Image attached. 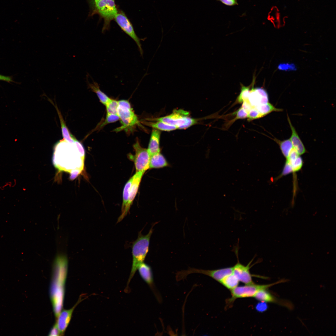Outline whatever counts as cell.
Here are the masks:
<instances>
[{
	"label": "cell",
	"instance_id": "obj_1",
	"mask_svg": "<svg viewBox=\"0 0 336 336\" xmlns=\"http://www.w3.org/2000/svg\"><path fill=\"white\" fill-rule=\"evenodd\" d=\"M68 262L66 256L59 254L55 257L53 264L50 297L56 318L63 308Z\"/></svg>",
	"mask_w": 336,
	"mask_h": 336
},
{
	"label": "cell",
	"instance_id": "obj_2",
	"mask_svg": "<svg viewBox=\"0 0 336 336\" xmlns=\"http://www.w3.org/2000/svg\"><path fill=\"white\" fill-rule=\"evenodd\" d=\"M76 145L77 150H59L55 147L53 157V162L55 167L59 171L70 173L74 178L83 169L85 158L84 147L79 141Z\"/></svg>",
	"mask_w": 336,
	"mask_h": 336
},
{
	"label": "cell",
	"instance_id": "obj_3",
	"mask_svg": "<svg viewBox=\"0 0 336 336\" xmlns=\"http://www.w3.org/2000/svg\"><path fill=\"white\" fill-rule=\"evenodd\" d=\"M158 222L153 224L148 233L143 235L139 232L137 239L133 242L132 246L133 262L130 275L127 283V289L139 265L144 262L148 251L150 240L153 232V227Z\"/></svg>",
	"mask_w": 336,
	"mask_h": 336
},
{
	"label": "cell",
	"instance_id": "obj_4",
	"mask_svg": "<svg viewBox=\"0 0 336 336\" xmlns=\"http://www.w3.org/2000/svg\"><path fill=\"white\" fill-rule=\"evenodd\" d=\"M118 106L117 114L122 124L121 126L114 130L115 131H128L136 125L139 124V121L136 115L133 111L130 103L126 100L118 101Z\"/></svg>",
	"mask_w": 336,
	"mask_h": 336
},
{
	"label": "cell",
	"instance_id": "obj_5",
	"mask_svg": "<svg viewBox=\"0 0 336 336\" xmlns=\"http://www.w3.org/2000/svg\"><path fill=\"white\" fill-rule=\"evenodd\" d=\"M189 112L183 110H174L170 114L153 119L175 126L177 129H185L197 123L198 120L189 116Z\"/></svg>",
	"mask_w": 336,
	"mask_h": 336
},
{
	"label": "cell",
	"instance_id": "obj_6",
	"mask_svg": "<svg viewBox=\"0 0 336 336\" xmlns=\"http://www.w3.org/2000/svg\"><path fill=\"white\" fill-rule=\"evenodd\" d=\"M233 270V267L213 270L198 269L189 267L187 270L177 272L175 273V279L176 281L178 282L185 279L189 274L198 273L208 276L220 282L225 277L232 273Z\"/></svg>",
	"mask_w": 336,
	"mask_h": 336
},
{
	"label": "cell",
	"instance_id": "obj_7",
	"mask_svg": "<svg viewBox=\"0 0 336 336\" xmlns=\"http://www.w3.org/2000/svg\"><path fill=\"white\" fill-rule=\"evenodd\" d=\"M286 280L282 279L274 283L267 285H258L254 283L243 286L236 287L230 290L231 297L229 299V303H231L239 298L252 297L257 292L263 289H267L276 284L286 282Z\"/></svg>",
	"mask_w": 336,
	"mask_h": 336
},
{
	"label": "cell",
	"instance_id": "obj_8",
	"mask_svg": "<svg viewBox=\"0 0 336 336\" xmlns=\"http://www.w3.org/2000/svg\"><path fill=\"white\" fill-rule=\"evenodd\" d=\"M134 155L129 154L128 157L134 163L136 172H145L150 169V155L147 149L141 147L139 142L137 140L133 145Z\"/></svg>",
	"mask_w": 336,
	"mask_h": 336
},
{
	"label": "cell",
	"instance_id": "obj_9",
	"mask_svg": "<svg viewBox=\"0 0 336 336\" xmlns=\"http://www.w3.org/2000/svg\"><path fill=\"white\" fill-rule=\"evenodd\" d=\"M95 4L97 12L104 20L103 32L109 28L110 21L118 12L114 0H99Z\"/></svg>",
	"mask_w": 336,
	"mask_h": 336
},
{
	"label": "cell",
	"instance_id": "obj_10",
	"mask_svg": "<svg viewBox=\"0 0 336 336\" xmlns=\"http://www.w3.org/2000/svg\"><path fill=\"white\" fill-rule=\"evenodd\" d=\"M114 19L121 29L135 42L142 56L143 51L140 42L141 40L136 34L131 23L124 13L122 12H118Z\"/></svg>",
	"mask_w": 336,
	"mask_h": 336
},
{
	"label": "cell",
	"instance_id": "obj_11",
	"mask_svg": "<svg viewBox=\"0 0 336 336\" xmlns=\"http://www.w3.org/2000/svg\"><path fill=\"white\" fill-rule=\"evenodd\" d=\"M138 269L140 276L148 285L158 302L161 303L162 299L154 283L151 267L143 262L140 264Z\"/></svg>",
	"mask_w": 336,
	"mask_h": 336
},
{
	"label": "cell",
	"instance_id": "obj_12",
	"mask_svg": "<svg viewBox=\"0 0 336 336\" xmlns=\"http://www.w3.org/2000/svg\"><path fill=\"white\" fill-rule=\"evenodd\" d=\"M255 77L254 75L248 100L252 108L269 102L268 95L264 89L261 87L254 88Z\"/></svg>",
	"mask_w": 336,
	"mask_h": 336
},
{
	"label": "cell",
	"instance_id": "obj_13",
	"mask_svg": "<svg viewBox=\"0 0 336 336\" xmlns=\"http://www.w3.org/2000/svg\"><path fill=\"white\" fill-rule=\"evenodd\" d=\"M144 173L142 172H137L133 176V181L128 201L123 212L118 218L117 223L121 221L128 212L138 192L142 176Z\"/></svg>",
	"mask_w": 336,
	"mask_h": 336
},
{
	"label": "cell",
	"instance_id": "obj_14",
	"mask_svg": "<svg viewBox=\"0 0 336 336\" xmlns=\"http://www.w3.org/2000/svg\"><path fill=\"white\" fill-rule=\"evenodd\" d=\"M237 263L233 267V274L236 277L239 281L246 285L254 283L252 280V275L250 272V265L252 260L246 266L241 264L237 259Z\"/></svg>",
	"mask_w": 336,
	"mask_h": 336
},
{
	"label": "cell",
	"instance_id": "obj_15",
	"mask_svg": "<svg viewBox=\"0 0 336 336\" xmlns=\"http://www.w3.org/2000/svg\"><path fill=\"white\" fill-rule=\"evenodd\" d=\"M267 289H263L259 290L254 297L261 302L274 303L286 307L290 310L293 309V306L291 302L277 298L267 291Z\"/></svg>",
	"mask_w": 336,
	"mask_h": 336
},
{
	"label": "cell",
	"instance_id": "obj_16",
	"mask_svg": "<svg viewBox=\"0 0 336 336\" xmlns=\"http://www.w3.org/2000/svg\"><path fill=\"white\" fill-rule=\"evenodd\" d=\"M80 301L79 299L77 303L72 308L69 309L62 310L57 318L56 323L61 335L64 334L69 323L75 308Z\"/></svg>",
	"mask_w": 336,
	"mask_h": 336
},
{
	"label": "cell",
	"instance_id": "obj_17",
	"mask_svg": "<svg viewBox=\"0 0 336 336\" xmlns=\"http://www.w3.org/2000/svg\"><path fill=\"white\" fill-rule=\"evenodd\" d=\"M287 118L292 131L291 135L289 139L291 142L293 148L299 155H301L303 154L306 152V150L305 146L300 138L295 128L292 125L287 114Z\"/></svg>",
	"mask_w": 336,
	"mask_h": 336
},
{
	"label": "cell",
	"instance_id": "obj_18",
	"mask_svg": "<svg viewBox=\"0 0 336 336\" xmlns=\"http://www.w3.org/2000/svg\"><path fill=\"white\" fill-rule=\"evenodd\" d=\"M161 132L160 130L153 128L147 150L150 155L160 152V141Z\"/></svg>",
	"mask_w": 336,
	"mask_h": 336
},
{
	"label": "cell",
	"instance_id": "obj_19",
	"mask_svg": "<svg viewBox=\"0 0 336 336\" xmlns=\"http://www.w3.org/2000/svg\"><path fill=\"white\" fill-rule=\"evenodd\" d=\"M300 156L293 148L286 159L291 166L293 173L298 171L303 166V161Z\"/></svg>",
	"mask_w": 336,
	"mask_h": 336
},
{
	"label": "cell",
	"instance_id": "obj_20",
	"mask_svg": "<svg viewBox=\"0 0 336 336\" xmlns=\"http://www.w3.org/2000/svg\"><path fill=\"white\" fill-rule=\"evenodd\" d=\"M169 164L164 156L160 152L150 156V169L160 168L168 166Z\"/></svg>",
	"mask_w": 336,
	"mask_h": 336
},
{
	"label": "cell",
	"instance_id": "obj_21",
	"mask_svg": "<svg viewBox=\"0 0 336 336\" xmlns=\"http://www.w3.org/2000/svg\"><path fill=\"white\" fill-rule=\"evenodd\" d=\"M58 114L61 126L62 134L64 141L69 143H73L76 138L71 133L63 117L62 114L57 106L54 105Z\"/></svg>",
	"mask_w": 336,
	"mask_h": 336
},
{
	"label": "cell",
	"instance_id": "obj_22",
	"mask_svg": "<svg viewBox=\"0 0 336 336\" xmlns=\"http://www.w3.org/2000/svg\"><path fill=\"white\" fill-rule=\"evenodd\" d=\"M86 81L88 87L96 94L100 102L105 105L111 98L100 90L97 83L94 81L90 83L87 79Z\"/></svg>",
	"mask_w": 336,
	"mask_h": 336
},
{
	"label": "cell",
	"instance_id": "obj_23",
	"mask_svg": "<svg viewBox=\"0 0 336 336\" xmlns=\"http://www.w3.org/2000/svg\"><path fill=\"white\" fill-rule=\"evenodd\" d=\"M274 140L278 145L282 154L287 159L293 149L290 139L281 141L275 138Z\"/></svg>",
	"mask_w": 336,
	"mask_h": 336
},
{
	"label": "cell",
	"instance_id": "obj_24",
	"mask_svg": "<svg viewBox=\"0 0 336 336\" xmlns=\"http://www.w3.org/2000/svg\"><path fill=\"white\" fill-rule=\"evenodd\" d=\"M254 108L258 110L263 117L273 111L280 112L282 110L281 109L276 108L269 102L260 105Z\"/></svg>",
	"mask_w": 336,
	"mask_h": 336
},
{
	"label": "cell",
	"instance_id": "obj_25",
	"mask_svg": "<svg viewBox=\"0 0 336 336\" xmlns=\"http://www.w3.org/2000/svg\"><path fill=\"white\" fill-rule=\"evenodd\" d=\"M156 122H147L146 123L147 125L159 130L170 131L177 129L175 126L171 125L160 121H156Z\"/></svg>",
	"mask_w": 336,
	"mask_h": 336
},
{
	"label": "cell",
	"instance_id": "obj_26",
	"mask_svg": "<svg viewBox=\"0 0 336 336\" xmlns=\"http://www.w3.org/2000/svg\"><path fill=\"white\" fill-rule=\"evenodd\" d=\"M239 282L238 279L232 273L225 277L220 282L227 288L231 290L238 286Z\"/></svg>",
	"mask_w": 336,
	"mask_h": 336
},
{
	"label": "cell",
	"instance_id": "obj_27",
	"mask_svg": "<svg viewBox=\"0 0 336 336\" xmlns=\"http://www.w3.org/2000/svg\"><path fill=\"white\" fill-rule=\"evenodd\" d=\"M133 179L132 176L127 181L124 188L123 191V202L121 207L122 213L123 212L128 201Z\"/></svg>",
	"mask_w": 336,
	"mask_h": 336
},
{
	"label": "cell",
	"instance_id": "obj_28",
	"mask_svg": "<svg viewBox=\"0 0 336 336\" xmlns=\"http://www.w3.org/2000/svg\"><path fill=\"white\" fill-rule=\"evenodd\" d=\"M241 91L236 99V103H242L245 101L248 100L250 89L252 86V83L248 86H245L241 83Z\"/></svg>",
	"mask_w": 336,
	"mask_h": 336
},
{
	"label": "cell",
	"instance_id": "obj_29",
	"mask_svg": "<svg viewBox=\"0 0 336 336\" xmlns=\"http://www.w3.org/2000/svg\"><path fill=\"white\" fill-rule=\"evenodd\" d=\"M107 113L117 114L118 101L110 99L105 105Z\"/></svg>",
	"mask_w": 336,
	"mask_h": 336
},
{
	"label": "cell",
	"instance_id": "obj_30",
	"mask_svg": "<svg viewBox=\"0 0 336 336\" xmlns=\"http://www.w3.org/2000/svg\"><path fill=\"white\" fill-rule=\"evenodd\" d=\"M119 120V118L117 115L107 113L105 119L101 124L100 128L103 127L108 124L115 122Z\"/></svg>",
	"mask_w": 336,
	"mask_h": 336
},
{
	"label": "cell",
	"instance_id": "obj_31",
	"mask_svg": "<svg viewBox=\"0 0 336 336\" xmlns=\"http://www.w3.org/2000/svg\"><path fill=\"white\" fill-rule=\"evenodd\" d=\"M262 117L260 113L254 107L252 108L249 111L247 118L248 121H250Z\"/></svg>",
	"mask_w": 336,
	"mask_h": 336
},
{
	"label": "cell",
	"instance_id": "obj_32",
	"mask_svg": "<svg viewBox=\"0 0 336 336\" xmlns=\"http://www.w3.org/2000/svg\"><path fill=\"white\" fill-rule=\"evenodd\" d=\"M248 112L242 107L233 113L236 115L234 121L238 119H245L247 117Z\"/></svg>",
	"mask_w": 336,
	"mask_h": 336
},
{
	"label": "cell",
	"instance_id": "obj_33",
	"mask_svg": "<svg viewBox=\"0 0 336 336\" xmlns=\"http://www.w3.org/2000/svg\"><path fill=\"white\" fill-rule=\"evenodd\" d=\"M292 172L293 171L291 165L288 162L286 161L282 172L279 176L278 177V179H278L279 178L287 175Z\"/></svg>",
	"mask_w": 336,
	"mask_h": 336
},
{
	"label": "cell",
	"instance_id": "obj_34",
	"mask_svg": "<svg viewBox=\"0 0 336 336\" xmlns=\"http://www.w3.org/2000/svg\"><path fill=\"white\" fill-rule=\"evenodd\" d=\"M279 69L284 71L294 70H296V68L293 64L281 63L278 67Z\"/></svg>",
	"mask_w": 336,
	"mask_h": 336
},
{
	"label": "cell",
	"instance_id": "obj_35",
	"mask_svg": "<svg viewBox=\"0 0 336 336\" xmlns=\"http://www.w3.org/2000/svg\"><path fill=\"white\" fill-rule=\"evenodd\" d=\"M228 6H233L238 4L237 0H216Z\"/></svg>",
	"mask_w": 336,
	"mask_h": 336
},
{
	"label": "cell",
	"instance_id": "obj_36",
	"mask_svg": "<svg viewBox=\"0 0 336 336\" xmlns=\"http://www.w3.org/2000/svg\"><path fill=\"white\" fill-rule=\"evenodd\" d=\"M48 335L49 336H59L61 335L59 331L56 323L50 329Z\"/></svg>",
	"mask_w": 336,
	"mask_h": 336
},
{
	"label": "cell",
	"instance_id": "obj_37",
	"mask_svg": "<svg viewBox=\"0 0 336 336\" xmlns=\"http://www.w3.org/2000/svg\"><path fill=\"white\" fill-rule=\"evenodd\" d=\"M261 302L258 303L256 306V310L259 312L265 311L267 308V306L265 302Z\"/></svg>",
	"mask_w": 336,
	"mask_h": 336
},
{
	"label": "cell",
	"instance_id": "obj_38",
	"mask_svg": "<svg viewBox=\"0 0 336 336\" xmlns=\"http://www.w3.org/2000/svg\"><path fill=\"white\" fill-rule=\"evenodd\" d=\"M0 80L7 82H8L12 81V78L9 76L2 75L0 74Z\"/></svg>",
	"mask_w": 336,
	"mask_h": 336
},
{
	"label": "cell",
	"instance_id": "obj_39",
	"mask_svg": "<svg viewBox=\"0 0 336 336\" xmlns=\"http://www.w3.org/2000/svg\"><path fill=\"white\" fill-rule=\"evenodd\" d=\"M99 0H94V3H96V2H97Z\"/></svg>",
	"mask_w": 336,
	"mask_h": 336
}]
</instances>
